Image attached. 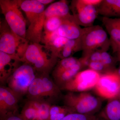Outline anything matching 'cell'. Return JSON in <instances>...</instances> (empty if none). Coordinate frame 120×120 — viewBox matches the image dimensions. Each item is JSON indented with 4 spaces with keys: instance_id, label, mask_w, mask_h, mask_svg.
Returning a JSON list of instances; mask_svg holds the SVG:
<instances>
[{
    "instance_id": "6da1fadb",
    "label": "cell",
    "mask_w": 120,
    "mask_h": 120,
    "mask_svg": "<svg viewBox=\"0 0 120 120\" xmlns=\"http://www.w3.org/2000/svg\"><path fill=\"white\" fill-rule=\"evenodd\" d=\"M61 91L49 75L37 74L26 95L28 100L45 101L51 104L62 99Z\"/></svg>"
},
{
    "instance_id": "7a4b0ae2",
    "label": "cell",
    "mask_w": 120,
    "mask_h": 120,
    "mask_svg": "<svg viewBox=\"0 0 120 120\" xmlns=\"http://www.w3.org/2000/svg\"><path fill=\"white\" fill-rule=\"evenodd\" d=\"M39 43H31L21 59L22 63L32 66L37 74H48L57 63L58 58L49 54Z\"/></svg>"
},
{
    "instance_id": "3957f363",
    "label": "cell",
    "mask_w": 120,
    "mask_h": 120,
    "mask_svg": "<svg viewBox=\"0 0 120 120\" xmlns=\"http://www.w3.org/2000/svg\"><path fill=\"white\" fill-rule=\"evenodd\" d=\"M62 99L64 105L74 112L87 115H95L101 109L102 104L101 99L88 91L68 92Z\"/></svg>"
},
{
    "instance_id": "277c9868",
    "label": "cell",
    "mask_w": 120,
    "mask_h": 120,
    "mask_svg": "<svg viewBox=\"0 0 120 120\" xmlns=\"http://www.w3.org/2000/svg\"><path fill=\"white\" fill-rule=\"evenodd\" d=\"M29 45L26 39L11 30L5 20L0 22V52L17 56L21 60Z\"/></svg>"
},
{
    "instance_id": "5b68a950",
    "label": "cell",
    "mask_w": 120,
    "mask_h": 120,
    "mask_svg": "<svg viewBox=\"0 0 120 120\" xmlns=\"http://www.w3.org/2000/svg\"><path fill=\"white\" fill-rule=\"evenodd\" d=\"M82 56H84L97 49L107 51L110 42L106 32L99 25L84 27L83 34L80 38Z\"/></svg>"
},
{
    "instance_id": "8992f818",
    "label": "cell",
    "mask_w": 120,
    "mask_h": 120,
    "mask_svg": "<svg viewBox=\"0 0 120 120\" xmlns=\"http://www.w3.org/2000/svg\"><path fill=\"white\" fill-rule=\"evenodd\" d=\"M1 12L11 30L20 37L26 39V22L17 0H0Z\"/></svg>"
},
{
    "instance_id": "52a82bcc",
    "label": "cell",
    "mask_w": 120,
    "mask_h": 120,
    "mask_svg": "<svg viewBox=\"0 0 120 120\" xmlns=\"http://www.w3.org/2000/svg\"><path fill=\"white\" fill-rule=\"evenodd\" d=\"M37 73L32 66L24 63L20 65L7 80L8 87L22 98L27 94Z\"/></svg>"
},
{
    "instance_id": "ba28073f",
    "label": "cell",
    "mask_w": 120,
    "mask_h": 120,
    "mask_svg": "<svg viewBox=\"0 0 120 120\" xmlns=\"http://www.w3.org/2000/svg\"><path fill=\"white\" fill-rule=\"evenodd\" d=\"M101 75L87 68L80 71L74 78L63 86L61 90L68 92H80L88 91L94 88Z\"/></svg>"
},
{
    "instance_id": "9c48e42d",
    "label": "cell",
    "mask_w": 120,
    "mask_h": 120,
    "mask_svg": "<svg viewBox=\"0 0 120 120\" xmlns=\"http://www.w3.org/2000/svg\"><path fill=\"white\" fill-rule=\"evenodd\" d=\"M93 90L99 97L105 99L118 98L120 92V78L117 70L101 75Z\"/></svg>"
},
{
    "instance_id": "30bf717a",
    "label": "cell",
    "mask_w": 120,
    "mask_h": 120,
    "mask_svg": "<svg viewBox=\"0 0 120 120\" xmlns=\"http://www.w3.org/2000/svg\"><path fill=\"white\" fill-rule=\"evenodd\" d=\"M70 8L75 22L84 27L94 26L99 15L98 7L86 4L82 0L72 1Z\"/></svg>"
},
{
    "instance_id": "8fae6325",
    "label": "cell",
    "mask_w": 120,
    "mask_h": 120,
    "mask_svg": "<svg viewBox=\"0 0 120 120\" xmlns=\"http://www.w3.org/2000/svg\"><path fill=\"white\" fill-rule=\"evenodd\" d=\"M21 98L8 87H0V117L17 113L18 103Z\"/></svg>"
},
{
    "instance_id": "7c38bea8",
    "label": "cell",
    "mask_w": 120,
    "mask_h": 120,
    "mask_svg": "<svg viewBox=\"0 0 120 120\" xmlns=\"http://www.w3.org/2000/svg\"><path fill=\"white\" fill-rule=\"evenodd\" d=\"M22 62L19 57L0 52V82L7 83V80Z\"/></svg>"
},
{
    "instance_id": "4fadbf2b",
    "label": "cell",
    "mask_w": 120,
    "mask_h": 120,
    "mask_svg": "<svg viewBox=\"0 0 120 120\" xmlns=\"http://www.w3.org/2000/svg\"><path fill=\"white\" fill-rule=\"evenodd\" d=\"M102 23L110 36V46L113 52H116L120 46V22L119 18L103 17Z\"/></svg>"
},
{
    "instance_id": "5bb4252c",
    "label": "cell",
    "mask_w": 120,
    "mask_h": 120,
    "mask_svg": "<svg viewBox=\"0 0 120 120\" xmlns=\"http://www.w3.org/2000/svg\"><path fill=\"white\" fill-rule=\"evenodd\" d=\"M46 19L44 12L30 23L26 32V39L27 41L31 43L41 42Z\"/></svg>"
},
{
    "instance_id": "9a60e30c",
    "label": "cell",
    "mask_w": 120,
    "mask_h": 120,
    "mask_svg": "<svg viewBox=\"0 0 120 120\" xmlns=\"http://www.w3.org/2000/svg\"><path fill=\"white\" fill-rule=\"evenodd\" d=\"M20 8L25 12L30 23L45 11V5L38 0H17Z\"/></svg>"
},
{
    "instance_id": "2e32d148",
    "label": "cell",
    "mask_w": 120,
    "mask_h": 120,
    "mask_svg": "<svg viewBox=\"0 0 120 120\" xmlns=\"http://www.w3.org/2000/svg\"><path fill=\"white\" fill-rule=\"evenodd\" d=\"M84 31V28H81L73 20H69L60 26L56 31L60 37L69 40H74L80 38Z\"/></svg>"
},
{
    "instance_id": "e0dca14e",
    "label": "cell",
    "mask_w": 120,
    "mask_h": 120,
    "mask_svg": "<svg viewBox=\"0 0 120 120\" xmlns=\"http://www.w3.org/2000/svg\"><path fill=\"white\" fill-rule=\"evenodd\" d=\"M70 7L67 0H61L52 3L46 9L44 13L46 18L58 17L73 19L70 13Z\"/></svg>"
},
{
    "instance_id": "ac0fdd59",
    "label": "cell",
    "mask_w": 120,
    "mask_h": 120,
    "mask_svg": "<svg viewBox=\"0 0 120 120\" xmlns=\"http://www.w3.org/2000/svg\"><path fill=\"white\" fill-rule=\"evenodd\" d=\"M98 9L103 17L120 18V0H103Z\"/></svg>"
},
{
    "instance_id": "d6986e66",
    "label": "cell",
    "mask_w": 120,
    "mask_h": 120,
    "mask_svg": "<svg viewBox=\"0 0 120 120\" xmlns=\"http://www.w3.org/2000/svg\"><path fill=\"white\" fill-rule=\"evenodd\" d=\"M98 117L105 120H120V101L118 99L109 100Z\"/></svg>"
},
{
    "instance_id": "ffe728a7",
    "label": "cell",
    "mask_w": 120,
    "mask_h": 120,
    "mask_svg": "<svg viewBox=\"0 0 120 120\" xmlns=\"http://www.w3.org/2000/svg\"><path fill=\"white\" fill-rule=\"evenodd\" d=\"M83 68V67L79 60V62L76 64L54 78L55 82L61 90L65 84L72 79L77 73L82 71Z\"/></svg>"
},
{
    "instance_id": "44dd1931",
    "label": "cell",
    "mask_w": 120,
    "mask_h": 120,
    "mask_svg": "<svg viewBox=\"0 0 120 120\" xmlns=\"http://www.w3.org/2000/svg\"><path fill=\"white\" fill-rule=\"evenodd\" d=\"M82 51L80 38L74 40H68L58 55V58L61 60L72 56V54Z\"/></svg>"
},
{
    "instance_id": "7402d4cb",
    "label": "cell",
    "mask_w": 120,
    "mask_h": 120,
    "mask_svg": "<svg viewBox=\"0 0 120 120\" xmlns=\"http://www.w3.org/2000/svg\"><path fill=\"white\" fill-rule=\"evenodd\" d=\"M20 114L24 120H38V112L34 101L28 100Z\"/></svg>"
},
{
    "instance_id": "603a6c76",
    "label": "cell",
    "mask_w": 120,
    "mask_h": 120,
    "mask_svg": "<svg viewBox=\"0 0 120 120\" xmlns=\"http://www.w3.org/2000/svg\"><path fill=\"white\" fill-rule=\"evenodd\" d=\"M79 62V59L71 56L62 59L57 63L52 72L53 78L61 73L70 68L74 65Z\"/></svg>"
},
{
    "instance_id": "cb8c5ba5",
    "label": "cell",
    "mask_w": 120,
    "mask_h": 120,
    "mask_svg": "<svg viewBox=\"0 0 120 120\" xmlns=\"http://www.w3.org/2000/svg\"><path fill=\"white\" fill-rule=\"evenodd\" d=\"M75 113L69 107L52 105L50 109L49 120H60L69 114Z\"/></svg>"
},
{
    "instance_id": "d4e9b609",
    "label": "cell",
    "mask_w": 120,
    "mask_h": 120,
    "mask_svg": "<svg viewBox=\"0 0 120 120\" xmlns=\"http://www.w3.org/2000/svg\"><path fill=\"white\" fill-rule=\"evenodd\" d=\"M69 20H73L74 22L73 19H72L58 17H52L46 18L44 23L45 31L49 32H55L58 30L62 24Z\"/></svg>"
},
{
    "instance_id": "484cf974",
    "label": "cell",
    "mask_w": 120,
    "mask_h": 120,
    "mask_svg": "<svg viewBox=\"0 0 120 120\" xmlns=\"http://www.w3.org/2000/svg\"><path fill=\"white\" fill-rule=\"evenodd\" d=\"M34 101L38 112V120H49L50 109L52 105L45 101Z\"/></svg>"
},
{
    "instance_id": "4316f807",
    "label": "cell",
    "mask_w": 120,
    "mask_h": 120,
    "mask_svg": "<svg viewBox=\"0 0 120 120\" xmlns=\"http://www.w3.org/2000/svg\"><path fill=\"white\" fill-rule=\"evenodd\" d=\"M118 61L117 57H113L107 51L104 50L102 51L100 61L111 71L114 72L116 71V66L117 62Z\"/></svg>"
},
{
    "instance_id": "83f0119b",
    "label": "cell",
    "mask_w": 120,
    "mask_h": 120,
    "mask_svg": "<svg viewBox=\"0 0 120 120\" xmlns=\"http://www.w3.org/2000/svg\"><path fill=\"white\" fill-rule=\"evenodd\" d=\"M82 64L84 68H88L101 75L112 72L101 61H88L82 62Z\"/></svg>"
},
{
    "instance_id": "f1b7e54d",
    "label": "cell",
    "mask_w": 120,
    "mask_h": 120,
    "mask_svg": "<svg viewBox=\"0 0 120 120\" xmlns=\"http://www.w3.org/2000/svg\"><path fill=\"white\" fill-rule=\"evenodd\" d=\"M60 120H99V117L95 115L72 113L68 114Z\"/></svg>"
},
{
    "instance_id": "f546056e",
    "label": "cell",
    "mask_w": 120,
    "mask_h": 120,
    "mask_svg": "<svg viewBox=\"0 0 120 120\" xmlns=\"http://www.w3.org/2000/svg\"><path fill=\"white\" fill-rule=\"evenodd\" d=\"M0 120H24L20 114L17 113H9L0 117Z\"/></svg>"
},
{
    "instance_id": "4dcf8cb0",
    "label": "cell",
    "mask_w": 120,
    "mask_h": 120,
    "mask_svg": "<svg viewBox=\"0 0 120 120\" xmlns=\"http://www.w3.org/2000/svg\"><path fill=\"white\" fill-rule=\"evenodd\" d=\"M82 1L86 4L98 7L101 3L103 0H82Z\"/></svg>"
},
{
    "instance_id": "1f68e13d",
    "label": "cell",
    "mask_w": 120,
    "mask_h": 120,
    "mask_svg": "<svg viewBox=\"0 0 120 120\" xmlns=\"http://www.w3.org/2000/svg\"><path fill=\"white\" fill-rule=\"evenodd\" d=\"M38 0L39 2L44 5L49 4L54 1V0Z\"/></svg>"
},
{
    "instance_id": "d6a6232c",
    "label": "cell",
    "mask_w": 120,
    "mask_h": 120,
    "mask_svg": "<svg viewBox=\"0 0 120 120\" xmlns=\"http://www.w3.org/2000/svg\"><path fill=\"white\" fill-rule=\"evenodd\" d=\"M117 73H118V75L119 76L120 78V67H119L117 69Z\"/></svg>"
},
{
    "instance_id": "836d02e7",
    "label": "cell",
    "mask_w": 120,
    "mask_h": 120,
    "mask_svg": "<svg viewBox=\"0 0 120 120\" xmlns=\"http://www.w3.org/2000/svg\"><path fill=\"white\" fill-rule=\"evenodd\" d=\"M117 58L118 59V61L120 62V52L117 53Z\"/></svg>"
},
{
    "instance_id": "e575fe53",
    "label": "cell",
    "mask_w": 120,
    "mask_h": 120,
    "mask_svg": "<svg viewBox=\"0 0 120 120\" xmlns=\"http://www.w3.org/2000/svg\"><path fill=\"white\" fill-rule=\"evenodd\" d=\"M116 52H120V46H119V47H118V49H117V51Z\"/></svg>"
},
{
    "instance_id": "d590c367",
    "label": "cell",
    "mask_w": 120,
    "mask_h": 120,
    "mask_svg": "<svg viewBox=\"0 0 120 120\" xmlns=\"http://www.w3.org/2000/svg\"><path fill=\"white\" fill-rule=\"evenodd\" d=\"M117 98L118 99H119V100L120 101V93H119V94L118 95V98Z\"/></svg>"
},
{
    "instance_id": "8d00e7d4",
    "label": "cell",
    "mask_w": 120,
    "mask_h": 120,
    "mask_svg": "<svg viewBox=\"0 0 120 120\" xmlns=\"http://www.w3.org/2000/svg\"><path fill=\"white\" fill-rule=\"evenodd\" d=\"M99 120H104V119H102V118H99Z\"/></svg>"
}]
</instances>
